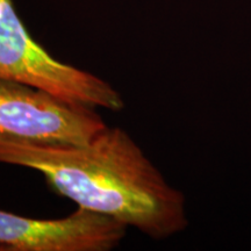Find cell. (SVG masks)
Wrapping results in <instances>:
<instances>
[{"mask_svg": "<svg viewBox=\"0 0 251 251\" xmlns=\"http://www.w3.org/2000/svg\"><path fill=\"white\" fill-rule=\"evenodd\" d=\"M127 226L78 207L63 219H33L0 211V247L11 251H109Z\"/></svg>", "mask_w": 251, "mask_h": 251, "instance_id": "277c9868", "label": "cell"}, {"mask_svg": "<svg viewBox=\"0 0 251 251\" xmlns=\"http://www.w3.org/2000/svg\"><path fill=\"white\" fill-rule=\"evenodd\" d=\"M0 163L40 172L48 186L79 208L164 240L188 226L184 194L168 184L120 127L81 144L37 143L0 136Z\"/></svg>", "mask_w": 251, "mask_h": 251, "instance_id": "6da1fadb", "label": "cell"}, {"mask_svg": "<svg viewBox=\"0 0 251 251\" xmlns=\"http://www.w3.org/2000/svg\"><path fill=\"white\" fill-rule=\"evenodd\" d=\"M106 126L94 108L0 79V136L37 143L81 144Z\"/></svg>", "mask_w": 251, "mask_h": 251, "instance_id": "3957f363", "label": "cell"}, {"mask_svg": "<svg viewBox=\"0 0 251 251\" xmlns=\"http://www.w3.org/2000/svg\"><path fill=\"white\" fill-rule=\"evenodd\" d=\"M0 79L46 91L75 105L119 112L121 94L108 81L52 57L31 37L12 0H0Z\"/></svg>", "mask_w": 251, "mask_h": 251, "instance_id": "7a4b0ae2", "label": "cell"}]
</instances>
